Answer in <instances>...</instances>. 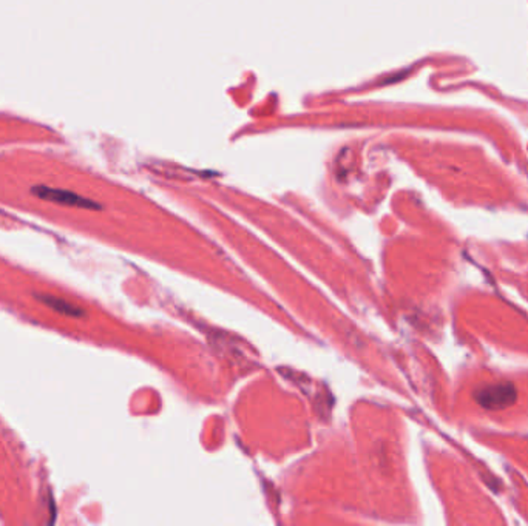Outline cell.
Masks as SVG:
<instances>
[{"mask_svg": "<svg viewBox=\"0 0 528 526\" xmlns=\"http://www.w3.org/2000/svg\"><path fill=\"white\" fill-rule=\"evenodd\" d=\"M480 397L479 401L482 403L484 406L487 407H503L507 403H511V401L515 400V392L513 389L507 391V386H493L491 389L488 391H482L480 392Z\"/></svg>", "mask_w": 528, "mask_h": 526, "instance_id": "obj_2", "label": "cell"}, {"mask_svg": "<svg viewBox=\"0 0 528 526\" xmlns=\"http://www.w3.org/2000/svg\"><path fill=\"white\" fill-rule=\"evenodd\" d=\"M33 191L39 198L53 201V203H62V204H68L74 207H95V204L90 203V201L77 195H73V193H68V191H60V190H53V189H45V187H37Z\"/></svg>", "mask_w": 528, "mask_h": 526, "instance_id": "obj_1", "label": "cell"}, {"mask_svg": "<svg viewBox=\"0 0 528 526\" xmlns=\"http://www.w3.org/2000/svg\"><path fill=\"white\" fill-rule=\"evenodd\" d=\"M37 299H41L44 304L51 307L53 311H56L62 315H68V316H81L84 315V311L79 307L73 306L72 303H68L65 299H60L51 295H37Z\"/></svg>", "mask_w": 528, "mask_h": 526, "instance_id": "obj_3", "label": "cell"}]
</instances>
